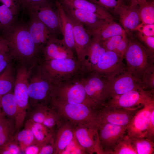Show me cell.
<instances>
[{
	"instance_id": "obj_1",
	"label": "cell",
	"mask_w": 154,
	"mask_h": 154,
	"mask_svg": "<svg viewBox=\"0 0 154 154\" xmlns=\"http://www.w3.org/2000/svg\"><path fill=\"white\" fill-rule=\"evenodd\" d=\"M0 31L1 36L7 41L12 58L23 62H31L36 59L41 52L34 43L27 24L15 21Z\"/></svg>"
},
{
	"instance_id": "obj_2",
	"label": "cell",
	"mask_w": 154,
	"mask_h": 154,
	"mask_svg": "<svg viewBox=\"0 0 154 154\" xmlns=\"http://www.w3.org/2000/svg\"><path fill=\"white\" fill-rule=\"evenodd\" d=\"M84 73L52 82L50 98L67 103L85 104L99 110L102 107L93 101L85 91L82 80Z\"/></svg>"
},
{
	"instance_id": "obj_3",
	"label": "cell",
	"mask_w": 154,
	"mask_h": 154,
	"mask_svg": "<svg viewBox=\"0 0 154 154\" xmlns=\"http://www.w3.org/2000/svg\"><path fill=\"white\" fill-rule=\"evenodd\" d=\"M49 106L64 121L74 127L95 120L98 110L83 104H70L50 97Z\"/></svg>"
},
{
	"instance_id": "obj_4",
	"label": "cell",
	"mask_w": 154,
	"mask_h": 154,
	"mask_svg": "<svg viewBox=\"0 0 154 154\" xmlns=\"http://www.w3.org/2000/svg\"><path fill=\"white\" fill-rule=\"evenodd\" d=\"M154 52L137 40H129L123 58L126 60L127 70L141 80L146 69L154 63Z\"/></svg>"
},
{
	"instance_id": "obj_5",
	"label": "cell",
	"mask_w": 154,
	"mask_h": 154,
	"mask_svg": "<svg viewBox=\"0 0 154 154\" xmlns=\"http://www.w3.org/2000/svg\"><path fill=\"white\" fill-rule=\"evenodd\" d=\"M44 61L40 66L52 82L65 80L86 72L83 66L75 58L54 59Z\"/></svg>"
},
{
	"instance_id": "obj_6",
	"label": "cell",
	"mask_w": 154,
	"mask_h": 154,
	"mask_svg": "<svg viewBox=\"0 0 154 154\" xmlns=\"http://www.w3.org/2000/svg\"><path fill=\"white\" fill-rule=\"evenodd\" d=\"M28 93L29 109L40 105H48L52 82L39 67L36 72L29 78Z\"/></svg>"
},
{
	"instance_id": "obj_7",
	"label": "cell",
	"mask_w": 154,
	"mask_h": 154,
	"mask_svg": "<svg viewBox=\"0 0 154 154\" xmlns=\"http://www.w3.org/2000/svg\"><path fill=\"white\" fill-rule=\"evenodd\" d=\"M154 101V90L140 88L111 98L103 106L129 109H138Z\"/></svg>"
},
{
	"instance_id": "obj_8",
	"label": "cell",
	"mask_w": 154,
	"mask_h": 154,
	"mask_svg": "<svg viewBox=\"0 0 154 154\" xmlns=\"http://www.w3.org/2000/svg\"><path fill=\"white\" fill-rule=\"evenodd\" d=\"M82 80L88 95L102 107L110 99L108 79L92 71L84 73Z\"/></svg>"
},
{
	"instance_id": "obj_9",
	"label": "cell",
	"mask_w": 154,
	"mask_h": 154,
	"mask_svg": "<svg viewBox=\"0 0 154 154\" xmlns=\"http://www.w3.org/2000/svg\"><path fill=\"white\" fill-rule=\"evenodd\" d=\"M74 130L76 139L86 154H103L100 144L98 124L96 120L75 126Z\"/></svg>"
},
{
	"instance_id": "obj_10",
	"label": "cell",
	"mask_w": 154,
	"mask_h": 154,
	"mask_svg": "<svg viewBox=\"0 0 154 154\" xmlns=\"http://www.w3.org/2000/svg\"><path fill=\"white\" fill-rule=\"evenodd\" d=\"M98 123L100 144L103 154H113L116 147L125 135L127 126Z\"/></svg>"
},
{
	"instance_id": "obj_11",
	"label": "cell",
	"mask_w": 154,
	"mask_h": 154,
	"mask_svg": "<svg viewBox=\"0 0 154 154\" xmlns=\"http://www.w3.org/2000/svg\"><path fill=\"white\" fill-rule=\"evenodd\" d=\"M123 59V57L116 52L106 50L93 71L107 79L113 78L127 70Z\"/></svg>"
},
{
	"instance_id": "obj_12",
	"label": "cell",
	"mask_w": 154,
	"mask_h": 154,
	"mask_svg": "<svg viewBox=\"0 0 154 154\" xmlns=\"http://www.w3.org/2000/svg\"><path fill=\"white\" fill-rule=\"evenodd\" d=\"M140 108L129 109L103 106L98 111L96 120L98 123L128 126L136 112Z\"/></svg>"
},
{
	"instance_id": "obj_13",
	"label": "cell",
	"mask_w": 154,
	"mask_h": 154,
	"mask_svg": "<svg viewBox=\"0 0 154 154\" xmlns=\"http://www.w3.org/2000/svg\"><path fill=\"white\" fill-rule=\"evenodd\" d=\"M153 110L154 101L146 104L138 110L128 125L125 134L131 137H145Z\"/></svg>"
},
{
	"instance_id": "obj_14",
	"label": "cell",
	"mask_w": 154,
	"mask_h": 154,
	"mask_svg": "<svg viewBox=\"0 0 154 154\" xmlns=\"http://www.w3.org/2000/svg\"><path fill=\"white\" fill-rule=\"evenodd\" d=\"M108 86L110 99L133 90L143 88L141 80L135 77L127 70L113 78L108 79Z\"/></svg>"
},
{
	"instance_id": "obj_15",
	"label": "cell",
	"mask_w": 154,
	"mask_h": 154,
	"mask_svg": "<svg viewBox=\"0 0 154 154\" xmlns=\"http://www.w3.org/2000/svg\"><path fill=\"white\" fill-rule=\"evenodd\" d=\"M67 14L73 27L75 50L77 60L84 66L87 50L92 40L93 35L90 31Z\"/></svg>"
},
{
	"instance_id": "obj_16",
	"label": "cell",
	"mask_w": 154,
	"mask_h": 154,
	"mask_svg": "<svg viewBox=\"0 0 154 154\" xmlns=\"http://www.w3.org/2000/svg\"><path fill=\"white\" fill-rule=\"evenodd\" d=\"M36 17L56 36L61 33L60 19L57 10L53 9L49 1L41 5L28 10Z\"/></svg>"
},
{
	"instance_id": "obj_17",
	"label": "cell",
	"mask_w": 154,
	"mask_h": 154,
	"mask_svg": "<svg viewBox=\"0 0 154 154\" xmlns=\"http://www.w3.org/2000/svg\"><path fill=\"white\" fill-rule=\"evenodd\" d=\"M61 4L67 14L91 33L97 30L107 21L113 20L105 19L94 13L82 10L70 8Z\"/></svg>"
},
{
	"instance_id": "obj_18",
	"label": "cell",
	"mask_w": 154,
	"mask_h": 154,
	"mask_svg": "<svg viewBox=\"0 0 154 154\" xmlns=\"http://www.w3.org/2000/svg\"><path fill=\"white\" fill-rule=\"evenodd\" d=\"M28 11L29 20L27 24L28 30L34 43L42 52L48 40L55 35L35 15Z\"/></svg>"
},
{
	"instance_id": "obj_19",
	"label": "cell",
	"mask_w": 154,
	"mask_h": 154,
	"mask_svg": "<svg viewBox=\"0 0 154 154\" xmlns=\"http://www.w3.org/2000/svg\"><path fill=\"white\" fill-rule=\"evenodd\" d=\"M44 60L54 59L74 58L73 51L66 44L62 38L53 35L43 48Z\"/></svg>"
},
{
	"instance_id": "obj_20",
	"label": "cell",
	"mask_w": 154,
	"mask_h": 154,
	"mask_svg": "<svg viewBox=\"0 0 154 154\" xmlns=\"http://www.w3.org/2000/svg\"><path fill=\"white\" fill-rule=\"evenodd\" d=\"M118 16L126 33L133 31L141 22L138 6H131L122 4L120 7Z\"/></svg>"
},
{
	"instance_id": "obj_21",
	"label": "cell",
	"mask_w": 154,
	"mask_h": 154,
	"mask_svg": "<svg viewBox=\"0 0 154 154\" xmlns=\"http://www.w3.org/2000/svg\"><path fill=\"white\" fill-rule=\"evenodd\" d=\"M74 136V127L63 120L55 132L54 139L55 147L54 154H62Z\"/></svg>"
},
{
	"instance_id": "obj_22",
	"label": "cell",
	"mask_w": 154,
	"mask_h": 154,
	"mask_svg": "<svg viewBox=\"0 0 154 154\" xmlns=\"http://www.w3.org/2000/svg\"><path fill=\"white\" fill-rule=\"evenodd\" d=\"M58 0L67 7L92 13L105 19L114 20L112 14L105 9L87 0Z\"/></svg>"
},
{
	"instance_id": "obj_23",
	"label": "cell",
	"mask_w": 154,
	"mask_h": 154,
	"mask_svg": "<svg viewBox=\"0 0 154 154\" xmlns=\"http://www.w3.org/2000/svg\"><path fill=\"white\" fill-rule=\"evenodd\" d=\"M54 4L60 19L63 39L66 45L73 51L75 50L74 42L73 27L71 21L58 0H55Z\"/></svg>"
},
{
	"instance_id": "obj_24",
	"label": "cell",
	"mask_w": 154,
	"mask_h": 154,
	"mask_svg": "<svg viewBox=\"0 0 154 154\" xmlns=\"http://www.w3.org/2000/svg\"><path fill=\"white\" fill-rule=\"evenodd\" d=\"M24 127L29 129L33 132L36 144L41 147L44 145L54 141L55 131L49 129L42 124L26 120Z\"/></svg>"
},
{
	"instance_id": "obj_25",
	"label": "cell",
	"mask_w": 154,
	"mask_h": 154,
	"mask_svg": "<svg viewBox=\"0 0 154 154\" xmlns=\"http://www.w3.org/2000/svg\"><path fill=\"white\" fill-rule=\"evenodd\" d=\"M106 50L101 42L93 37L88 49L84 64L86 72L93 71L101 56Z\"/></svg>"
},
{
	"instance_id": "obj_26",
	"label": "cell",
	"mask_w": 154,
	"mask_h": 154,
	"mask_svg": "<svg viewBox=\"0 0 154 154\" xmlns=\"http://www.w3.org/2000/svg\"><path fill=\"white\" fill-rule=\"evenodd\" d=\"M91 33L101 42L114 36L126 34L123 27L114 20L108 21Z\"/></svg>"
},
{
	"instance_id": "obj_27",
	"label": "cell",
	"mask_w": 154,
	"mask_h": 154,
	"mask_svg": "<svg viewBox=\"0 0 154 154\" xmlns=\"http://www.w3.org/2000/svg\"><path fill=\"white\" fill-rule=\"evenodd\" d=\"M126 34L112 37L102 43L106 50L114 52L123 58L129 39Z\"/></svg>"
},
{
	"instance_id": "obj_28",
	"label": "cell",
	"mask_w": 154,
	"mask_h": 154,
	"mask_svg": "<svg viewBox=\"0 0 154 154\" xmlns=\"http://www.w3.org/2000/svg\"><path fill=\"white\" fill-rule=\"evenodd\" d=\"M15 120L0 116V147L13 139L15 136Z\"/></svg>"
},
{
	"instance_id": "obj_29",
	"label": "cell",
	"mask_w": 154,
	"mask_h": 154,
	"mask_svg": "<svg viewBox=\"0 0 154 154\" xmlns=\"http://www.w3.org/2000/svg\"><path fill=\"white\" fill-rule=\"evenodd\" d=\"M15 78L11 64L9 63L0 74V96L12 92Z\"/></svg>"
},
{
	"instance_id": "obj_30",
	"label": "cell",
	"mask_w": 154,
	"mask_h": 154,
	"mask_svg": "<svg viewBox=\"0 0 154 154\" xmlns=\"http://www.w3.org/2000/svg\"><path fill=\"white\" fill-rule=\"evenodd\" d=\"M1 106L3 111L2 115L7 116V118L15 120L17 106L13 92L6 94L1 96Z\"/></svg>"
},
{
	"instance_id": "obj_31",
	"label": "cell",
	"mask_w": 154,
	"mask_h": 154,
	"mask_svg": "<svg viewBox=\"0 0 154 154\" xmlns=\"http://www.w3.org/2000/svg\"><path fill=\"white\" fill-rule=\"evenodd\" d=\"M130 137L137 154H154V141L145 137Z\"/></svg>"
},
{
	"instance_id": "obj_32",
	"label": "cell",
	"mask_w": 154,
	"mask_h": 154,
	"mask_svg": "<svg viewBox=\"0 0 154 154\" xmlns=\"http://www.w3.org/2000/svg\"><path fill=\"white\" fill-rule=\"evenodd\" d=\"M14 138L21 151L23 152L28 146L36 144L34 135L31 131L28 128L24 127L22 130L19 131L14 136Z\"/></svg>"
},
{
	"instance_id": "obj_33",
	"label": "cell",
	"mask_w": 154,
	"mask_h": 154,
	"mask_svg": "<svg viewBox=\"0 0 154 154\" xmlns=\"http://www.w3.org/2000/svg\"><path fill=\"white\" fill-rule=\"evenodd\" d=\"M138 6L141 22L147 24H154V0H148Z\"/></svg>"
},
{
	"instance_id": "obj_34",
	"label": "cell",
	"mask_w": 154,
	"mask_h": 154,
	"mask_svg": "<svg viewBox=\"0 0 154 154\" xmlns=\"http://www.w3.org/2000/svg\"><path fill=\"white\" fill-rule=\"evenodd\" d=\"M50 107L48 105H40L29 109V116L28 119L34 122L42 123Z\"/></svg>"
},
{
	"instance_id": "obj_35",
	"label": "cell",
	"mask_w": 154,
	"mask_h": 154,
	"mask_svg": "<svg viewBox=\"0 0 154 154\" xmlns=\"http://www.w3.org/2000/svg\"><path fill=\"white\" fill-rule=\"evenodd\" d=\"M113 154H137L130 137L125 133L116 147Z\"/></svg>"
},
{
	"instance_id": "obj_36",
	"label": "cell",
	"mask_w": 154,
	"mask_h": 154,
	"mask_svg": "<svg viewBox=\"0 0 154 154\" xmlns=\"http://www.w3.org/2000/svg\"><path fill=\"white\" fill-rule=\"evenodd\" d=\"M12 10L4 4L0 5V31L11 25L15 21Z\"/></svg>"
},
{
	"instance_id": "obj_37",
	"label": "cell",
	"mask_w": 154,
	"mask_h": 154,
	"mask_svg": "<svg viewBox=\"0 0 154 154\" xmlns=\"http://www.w3.org/2000/svg\"><path fill=\"white\" fill-rule=\"evenodd\" d=\"M50 107L48 114L42 124L49 129L55 132L63 120L54 110Z\"/></svg>"
},
{
	"instance_id": "obj_38",
	"label": "cell",
	"mask_w": 154,
	"mask_h": 154,
	"mask_svg": "<svg viewBox=\"0 0 154 154\" xmlns=\"http://www.w3.org/2000/svg\"><path fill=\"white\" fill-rule=\"evenodd\" d=\"M105 9L111 14L118 15L122 3L119 0H87Z\"/></svg>"
},
{
	"instance_id": "obj_39",
	"label": "cell",
	"mask_w": 154,
	"mask_h": 154,
	"mask_svg": "<svg viewBox=\"0 0 154 154\" xmlns=\"http://www.w3.org/2000/svg\"><path fill=\"white\" fill-rule=\"evenodd\" d=\"M143 88L154 90V64H151L145 71L141 80Z\"/></svg>"
},
{
	"instance_id": "obj_40",
	"label": "cell",
	"mask_w": 154,
	"mask_h": 154,
	"mask_svg": "<svg viewBox=\"0 0 154 154\" xmlns=\"http://www.w3.org/2000/svg\"><path fill=\"white\" fill-rule=\"evenodd\" d=\"M21 150L14 139L11 140L0 147V154H21Z\"/></svg>"
},
{
	"instance_id": "obj_41",
	"label": "cell",
	"mask_w": 154,
	"mask_h": 154,
	"mask_svg": "<svg viewBox=\"0 0 154 154\" xmlns=\"http://www.w3.org/2000/svg\"><path fill=\"white\" fill-rule=\"evenodd\" d=\"M145 35L154 36V24H149L141 22L134 29Z\"/></svg>"
},
{
	"instance_id": "obj_42",
	"label": "cell",
	"mask_w": 154,
	"mask_h": 154,
	"mask_svg": "<svg viewBox=\"0 0 154 154\" xmlns=\"http://www.w3.org/2000/svg\"><path fill=\"white\" fill-rule=\"evenodd\" d=\"M137 37L147 48L154 52V36H147L137 32Z\"/></svg>"
},
{
	"instance_id": "obj_43",
	"label": "cell",
	"mask_w": 154,
	"mask_h": 154,
	"mask_svg": "<svg viewBox=\"0 0 154 154\" xmlns=\"http://www.w3.org/2000/svg\"><path fill=\"white\" fill-rule=\"evenodd\" d=\"M19 6L28 10L38 6L48 0H17Z\"/></svg>"
},
{
	"instance_id": "obj_44",
	"label": "cell",
	"mask_w": 154,
	"mask_h": 154,
	"mask_svg": "<svg viewBox=\"0 0 154 154\" xmlns=\"http://www.w3.org/2000/svg\"><path fill=\"white\" fill-rule=\"evenodd\" d=\"M145 137L154 141V110L152 111Z\"/></svg>"
},
{
	"instance_id": "obj_45",
	"label": "cell",
	"mask_w": 154,
	"mask_h": 154,
	"mask_svg": "<svg viewBox=\"0 0 154 154\" xmlns=\"http://www.w3.org/2000/svg\"><path fill=\"white\" fill-rule=\"evenodd\" d=\"M0 1L9 8L15 15H16L20 7L17 0H0Z\"/></svg>"
},
{
	"instance_id": "obj_46",
	"label": "cell",
	"mask_w": 154,
	"mask_h": 154,
	"mask_svg": "<svg viewBox=\"0 0 154 154\" xmlns=\"http://www.w3.org/2000/svg\"><path fill=\"white\" fill-rule=\"evenodd\" d=\"M55 147L54 141L48 143L41 148L38 154H54Z\"/></svg>"
},
{
	"instance_id": "obj_47",
	"label": "cell",
	"mask_w": 154,
	"mask_h": 154,
	"mask_svg": "<svg viewBox=\"0 0 154 154\" xmlns=\"http://www.w3.org/2000/svg\"><path fill=\"white\" fill-rule=\"evenodd\" d=\"M12 58L9 53L0 54V73L4 70Z\"/></svg>"
},
{
	"instance_id": "obj_48",
	"label": "cell",
	"mask_w": 154,
	"mask_h": 154,
	"mask_svg": "<svg viewBox=\"0 0 154 154\" xmlns=\"http://www.w3.org/2000/svg\"><path fill=\"white\" fill-rule=\"evenodd\" d=\"M9 53V49L6 40L0 35V54Z\"/></svg>"
},
{
	"instance_id": "obj_49",
	"label": "cell",
	"mask_w": 154,
	"mask_h": 154,
	"mask_svg": "<svg viewBox=\"0 0 154 154\" xmlns=\"http://www.w3.org/2000/svg\"><path fill=\"white\" fill-rule=\"evenodd\" d=\"M41 148V147L37 144H33L26 147L23 152L25 154H38Z\"/></svg>"
},
{
	"instance_id": "obj_50",
	"label": "cell",
	"mask_w": 154,
	"mask_h": 154,
	"mask_svg": "<svg viewBox=\"0 0 154 154\" xmlns=\"http://www.w3.org/2000/svg\"><path fill=\"white\" fill-rule=\"evenodd\" d=\"M148 0H128V5L131 6H138Z\"/></svg>"
},
{
	"instance_id": "obj_51",
	"label": "cell",
	"mask_w": 154,
	"mask_h": 154,
	"mask_svg": "<svg viewBox=\"0 0 154 154\" xmlns=\"http://www.w3.org/2000/svg\"><path fill=\"white\" fill-rule=\"evenodd\" d=\"M119 0L123 4H126L125 3V2H127L128 3V0Z\"/></svg>"
},
{
	"instance_id": "obj_52",
	"label": "cell",
	"mask_w": 154,
	"mask_h": 154,
	"mask_svg": "<svg viewBox=\"0 0 154 154\" xmlns=\"http://www.w3.org/2000/svg\"><path fill=\"white\" fill-rule=\"evenodd\" d=\"M2 96H0V106H1V97Z\"/></svg>"
},
{
	"instance_id": "obj_53",
	"label": "cell",
	"mask_w": 154,
	"mask_h": 154,
	"mask_svg": "<svg viewBox=\"0 0 154 154\" xmlns=\"http://www.w3.org/2000/svg\"><path fill=\"white\" fill-rule=\"evenodd\" d=\"M2 114L1 113V108H0V116H1L2 115Z\"/></svg>"
}]
</instances>
